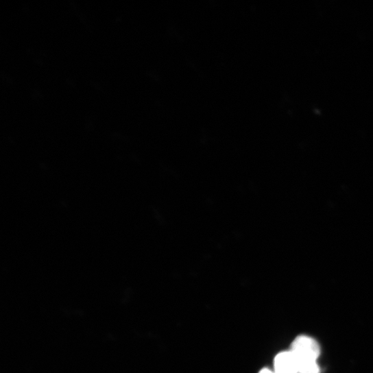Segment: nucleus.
Returning <instances> with one entry per match:
<instances>
[{"mask_svg": "<svg viewBox=\"0 0 373 373\" xmlns=\"http://www.w3.org/2000/svg\"><path fill=\"white\" fill-rule=\"evenodd\" d=\"M274 365L276 373H299L298 361L291 350L278 354Z\"/></svg>", "mask_w": 373, "mask_h": 373, "instance_id": "2", "label": "nucleus"}, {"mask_svg": "<svg viewBox=\"0 0 373 373\" xmlns=\"http://www.w3.org/2000/svg\"><path fill=\"white\" fill-rule=\"evenodd\" d=\"M259 373H276L274 371H272L268 368H263L262 369Z\"/></svg>", "mask_w": 373, "mask_h": 373, "instance_id": "3", "label": "nucleus"}, {"mask_svg": "<svg viewBox=\"0 0 373 373\" xmlns=\"http://www.w3.org/2000/svg\"><path fill=\"white\" fill-rule=\"evenodd\" d=\"M291 351L296 355L300 365L317 362L320 354V347L314 339L300 336L293 343Z\"/></svg>", "mask_w": 373, "mask_h": 373, "instance_id": "1", "label": "nucleus"}]
</instances>
